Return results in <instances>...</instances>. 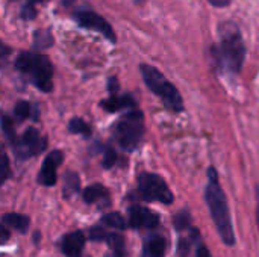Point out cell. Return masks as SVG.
<instances>
[{
  "label": "cell",
  "mask_w": 259,
  "mask_h": 257,
  "mask_svg": "<svg viewBox=\"0 0 259 257\" xmlns=\"http://www.w3.org/2000/svg\"><path fill=\"white\" fill-rule=\"evenodd\" d=\"M33 59H35L33 53H21L15 61V68L21 73H29L32 68Z\"/></svg>",
  "instance_id": "ffe728a7"
},
{
  "label": "cell",
  "mask_w": 259,
  "mask_h": 257,
  "mask_svg": "<svg viewBox=\"0 0 259 257\" xmlns=\"http://www.w3.org/2000/svg\"><path fill=\"white\" fill-rule=\"evenodd\" d=\"M144 132V117L140 111L126 114L117 124V141L123 150L132 151L137 148Z\"/></svg>",
  "instance_id": "277c9868"
},
{
  "label": "cell",
  "mask_w": 259,
  "mask_h": 257,
  "mask_svg": "<svg viewBox=\"0 0 259 257\" xmlns=\"http://www.w3.org/2000/svg\"><path fill=\"white\" fill-rule=\"evenodd\" d=\"M68 130L71 133H77V135H85L88 136L91 133V129L90 126L82 120V118H73L68 124Z\"/></svg>",
  "instance_id": "44dd1931"
},
{
  "label": "cell",
  "mask_w": 259,
  "mask_h": 257,
  "mask_svg": "<svg viewBox=\"0 0 259 257\" xmlns=\"http://www.w3.org/2000/svg\"><path fill=\"white\" fill-rule=\"evenodd\" d=\"M220 56L225 67L234 73L240 71L244 61L246 48L238 27L232 23L223 24L220 27Z\"/></svg>",
  "instance_id": "7a4b0ae2"
},
{
  "label": "cell",
  "mask_w": 259,
  "mask_h": 257,
  "mask_svg": "<svg viewBox=\"0 0 259 257\" xmlns=\"http://www.w3.org/2000/svg\"><path fill=\"white\" fill-rule=\"evenodd\" d=\"M256 217H258V226H259V206H258V214H256Z\"/></svg>",
  "instance_id": "e575fe53"
},
{
  "label": "cell",
  "mask_w": 259,
  "mask_h": 257,
  "mask_svg": "<svg viewBox=\"0 0 259 257\" xmlns=\"http://www.w3.org/2000/svg\"><path fill=\"white\" fill-rule=\"evenodd\" d=\"M30 77L36 88H39L44 92L52 91V74L53 67L47 56L44 55H35L32 68H30Z\"/></svg>",
  "instance_id": "8992f818"
},
{
  "label": "cell",
  "mask_w": 259,
  "mask_h": 257,
  "mask_svg": "<svg viewBox=\"0 0 259 257\" xmlns=\"http://www.w3.org/2000/svg\"><path fill=\"white\" fill-rule=\"evenodd\" d=\"M188 224H190V215L187 211H182L175 217V229L176 230H184L188 227Z\"/></svg>",
  "instance_id": "603a6c76"
},
{
  "label": "cell",
  "mask_w": 259,
  "mask_h": 257,
  "mask_svg": "<svg viewBox=\"0 0 259 257\" xmlns=\"http://www.w3.org/2000/svg\"><path fill=\"white\" fill-rule=\"evenodd\" d=\"M159 224V217L143 206H132L129 209V226L134 229H153Z\"/></svg>",
  "instance_id": "30bf717a"
},
{
  "label": "cell",
  "mask_w": 259,
  "mask_h": 257,
  "mask_svg": "<svg viewBox=\"0 0 259 257\" xmlns=\"http://www.w3.org/2000/svg\"><path fill=\"white\" fill-rule=\"evenodd\" d=\"M209 182L205 191V200L211 214V218L217 227V232L222 238V241L228 245L235 244V233L232 227V220H231V212L228 208L226 195L222 191L219 180H217V173L214 168H209L208 171Z\"/></svg>",
  "instance_id": "6da1fadb"
},
{
  "label": "cell",
  "mask_w": 259,
  "mask_h": 257,
  "mask_svg": "<svg viewBox=\"0 0 259 257\" xmlns=\"http://www.w3.org/2000/svg\"><path fill=\"white\" fill-rule=\"evenodd\" d=\"M167 250V241L161 235L150 236L144 244V257H164Z\"/></svg>",
  "instance_id": "5bb4252c"
},
{
  "label": "cell",
  "mask_w": 259,
  "mask_h": 257,
  "mask_svg": "<svg viewBox=\"0 0 259 257\" xmlns=\"http://www.w3.org/2000/svg\"><path fill=\"white\" fill-rule=\"evenodd\" d=\"M9 230L6 229V226H3L2 223H0V245H3V244H6L8 241H9Z\"/></svg>",
  "instance_id": "83f0119b"
},
{
  "label": "cell",
  "mask_w": 259,
  "mask_h": 257,
  "mask_svg": "<svg viewBox=\"0 0 259 257\" xmlns=\"http://www.w3.org/2000/svg\"><path fill=\"white\" fill-rule=\"evenodd\" d=\"M90 239L97 241V242H106L118 257L124 254V241H123V238L120 235H117V233H108L100 226H94L90 230Z\"/></svg>",
  "instance_id": "8fae6325"
},
{
  "label": "cell",
  "mask_w": 259,
  "mask_h": 257,
  "mask_svg": "<svg viewBox=\"0 0 259 257\" xmlns=\"http://www.w3.org/2000/svg\"><path fill=\"white\" fill-rule=\"evenodd\" d=\"M134 105H135V101H134V98L131 95H123V97L112 95V97H109V98H106V100H103L100 103V106L108 112H117L120 109L132 108Z\"/></svg>",
  "instance_id": "9a60e30c"
},
{
  "label": "cell",
  "mask_w": 259,
  "mask_h": 257,
  "mask_svg": "<svg viewBox=\"0 0 259 257\" xmlns=\"http://www.w3.org/2000/svg\"><path fill=\"white\" fill-rule=\"evenodd\" d=\"M2 129H3V133L6 135V138L11 142H15V130H14V126H12V121L8 117L2 118Z\"/></svg>",
  "instance_id": "cb8c5ba5"
},
{
  "label": "cell",
  "mask_w": 259,
  "mask_h": 257,
  "mask_svg": "<svg viewBox=\"0 0 259 257\" xmlns=\"http://www.w3.org/2000/svg\"><path fill=\"white\" fill-rule=\"evenodd\" d=\"M138 191L144 200L159 201L164 204L173 203V194L167 186L165 180L156 174L143 173L138 177Z\"/></svg>",
  "instance_id": "5b68a950"
},
{
  "label": "cell",
  "mask_w": 259,
  "mask_h": 257,
  "mask_svg": "<svg viewBox=\"0 0 259 257\" xmlns=\"http://www.w3.org/2000/svg\"><path fill=\"white\" fill-rule=\"evenodd\" d=\"M79 176L73 171H68L64 177V197L70 198L79 191Z\"/></svg>",
  "instance_id": "e0dca14e"
},
{
  "label": "cell",
  "mask_w": 259,
  "mask_h": 257,
  "mask_svg": "<svg viewBox=\"0 0 259 257\" xmlns=\"http://www.w3.org/2000/svg\"><path fill=\"white\" fill-rule=\"evenodd\" d=\"M38 2H44V0H29V3H32V5L33 3H38Z\"/></svg>",
  "instance_id": "836d02e7"
},
{
  "label": "cell",
  "mask_w": 259,
  "mask_h": 257,
  "mask_svg": "<svg viewBox=\"0 0 259 257\" xmlns=\"http://www.w3.org/2000/svg\"><path fill=\"white\" fill-rule=\"evenodd\" d=\"M115 161H117L115 151L112 148H106L105 150V155H103V162H102L103 168H111L115 164Z\"/></svg>",
  "instance_id": "484cf974"
},
{
  "label": "cell",
  "mask_w": 259,
  "mask_h": 257,
  "mask_svg": "<svg viewBox=\"0 0 259 257\" xmlns=\"http://www.w3.org/2000/svg\"><path fill=\"white\" fill-rule=\"evenodd\" d=\"M85 247V235L80 230L67 233L61 242V251L67 257H82Z\"/></svg>",
  "instance_id": "7c38bea8"
},
{
  "label": "cell",
  "mask_w": 259,
  "mask_h": 257,
  "mask_svg": "<svg viewBox=\"0 0 259 257\" xmlns=\"http://www.w3.org/2000/svg\"><path fill=\"white\" fill-rule=\"evenodd\" d=\"M140 70H141L146 85L162 98L165 106L175 112H181L184 108L182 97H181L179 91L164 77V74L152 65H141Z\"/></svg>",
  "instance_id": "3957f363"
},
{
  "label": "cell",
  "mask_w": 259,
  "mask_h": 257,
  "mask_svg": "<svg viewBox=\"0 0 259 257\" xmlns=\"http://www.w3.org/2000/svg\"><path fill=\"white\" fill-rule=\"evenodd\" d=\"M197 257H212V256H211L209 250H208L205 245H199V248H197Z\"/></svg>",
  "instance_id": "4dcf8cb0"
},
{
  "label": "cell",
  "mask_w": 259,
  "mask_h": 257,
  "mask_svg": "<svg viewBox=\"0 0 259 257\" xmlns=\"http://www.w3.org/2000/svg\"><path fill=\"white\" fill-rule=\"evenodd\" d=\"M83 201L88 203V204L99 203L100 208H105V206L109 204V194H108L105 186L91 185V186L85 188V191H83Z\"/></svg>",
  "instance_id": "4fadbf2b"
},
{
  "label": "cell",
  "mask_w": 259,
  "mask_h": 257,
  "mask_svg": "<svg viewBox=\"0 0 259 257\" xmlns=\"http://www.w3.org/2000/svg\"><path fill=\"white\" fill-rule=\"evenodd\" d=\"M15 115L18 117V118H21V120H24V118H27L29 117V114H30V106H29V103L27 101H18L17 105H15Z\"/></svg>",
  "instance_id": "d4e9b609"
},
{
  "label": "cell",
  "mask_w": 259,
  "mask_h": 257,
  "mask_svg": "<svg viewBox=\"0 0 259 257\" xmlns=\"http://www.w3.org/2000/svg\"><path fill=\"white\" fill-rule=\"evenodd\" d=\"M188 248H190V244H188L187 241L181 239V242H179V254H181V257L187 256V253H188Z\"/></svg>",
  "instance_id": "f1b7e54d"
},
{
  "label": "cell",
  "mask_w": 259,
  "mask_h": 257,
  "mask_svg": "<svg viewBox=\"0 0 259 257\" xmlns=\"http://www.w3.org/2000/svg\"><path fill=\"white\" fill-rule=\"evenodd\" d=\"M21 17H23L24 20H32V18L36 17V11H35V8H33L32 3H27V5L23 6V9H21Z\"/></svg>",
  "instance_id": "4316f807"
},
{
  "label": "cell",
  "mask_w": 259,
  "mask_h": 257,
  "mask_svg": "<svg viewBox=\"0 0 259 257\" xmlns=\"http://www.w3.org/2000/svg\"><path fill=\"white\" fill-rule=\"evenodd\" d=\"M47 142L44 138L39 136L38 130L33 127H29L20 138V141L15 142V151L17 156L21 159H27L30 156L39 155L46 148Z\"/></svg>",
  "instance_id": "52a82bcc"
},
{
  "label": "cell",
  "mask_w": 259,
  "mask_h": 257,
  "mask_svg": "<svg viewBox=\"0 0 259 257\" xmlns=\"http://www.w3.org/2000/svg\"><path fill=\"white\" fill-rule=\"evenodd\" d=\"M9 53H11V48H9V47H6L5 44H2V42H0V56L9 55Z\"/></svg>",
  "instance_id": "1f68e13d"
},
{
  "label": "cell",
  "mask_w": 259,
  "mask_h": 257,
  "mask_svg": "<svg viewBox=\"0 0 259 257\" xmlns=\"http://www.w3.org/2000/svg\"><path fill=\"white\" fill-rule=\"evenodd\" d=\"M11 176V168H9V159L8 156L0 151V186L5 183V180Z\"/></svg>",
  "instance_id": "7402d4cb"
},
{
  "label": "cell",
  "mask_w": 259,
  "mask_h": 257,
  "mask_svg": "<svg viewBox=\"0 0 259 257\" xmlns=\"http://www.w3.org/2000/svg\"><path fill=\"white\" fill-rule=\"evenodd\" d=\"M2 221L20 233H26L29 229V218L21 214H6V215H3Z\"/></svg>",
  "instance_id": "2e32d148"
},
{
  "label": "cell",
  "mask_w": 259,
  "mask_h": 257,
  "mask_svg": "<svg viewBox=\"0 0 259 257\" xmlns=\"http://www.w3.org/2000/svg\"><path fill=\"white\" fill-rule=\"evenodd\" d=\"M108 89H109V92L114 95L117 91H118V82H117V79L115 77H112V79H109V83H108Z\"/></svg>",
  "instance_id": "f546056e"
},
{
  "label": "cell",
  "mask_w": 259,
  "mask_h": 257,
  "mask_svg": "<svg viewBox=\"0 0 259 257\" xmlns=\"http://www.w3.org/2000/svg\"><path fill=\"white\" fill-rule=\"evenodd\" d=\"M33 45L36 48H47L53 44V38H52V32L49 29H41L36 30L33 35Z\"/></svg>",
  "instance_id": "d6986e66"
},
{
  "label": "cell",
  "mask_w": 259,
  "mask_h": 257,
  "mask_svg": "<svg viewBox=\"0 0 259 257\" xmlns=\"http://www.w3.org/2000/svg\"><path fill=\"white\" fill-rule=\"evenodd\" d=\"M214 6H226L229 5V0H209Z\"/></svg>",
  "instance_id": "d6a6232c"
},
{
  "label": "cell",
  "mask_w": 259,
  "mask_h": 257,
  "mask_svg": "<svg viewBox=\"0 0 259 257\" xmlns=\"http://www.w3.org/2000/svg\"><path fill=\"white\" fill-rule=\"evenodd\" d=\"M62 151L59 150H53L47 155V158L42 162V167L39 170L38 174V183H41L42 186H53L56 185V168L61 165L62 162Z\"/></svg>",
  "instance_id": "9c48e42d"
},
{
  "label": "cell",
  "mask_w": 259,
  "mask_h": 257,
  "mask_svg": "<svg viewBox=\"0 0 259 257\" xmlns=\"http://www.w3.org/2000/svg\"><path fill=\"white\" fill-rule=\"evenodd\" d=\"M102 224H105L106 227H111V229H120V230L126 229V221L118 212H111V214L103 215Z\"/></svg>",
  "instance_id": "ac0fdd59"
},
{
  "label": "cell",
  "mask_w": 259,
  "mask_h": 257,
  "mask_svg": "<svg viewBox=\"0 0 259 257\" xmlns=\"http://www.w3.org/2000/svg\"><path fill=\"white\" fill-rule=\"evenodd\" d=\"M74 18L79 23V26H82L85 29L100 32L105 38L111 39L112 42L115 41V33H114L112 27L109 26V23L103 17H100V15H97L94 12H90V11H82V12H77L74 15Z\"/></svg>",
  "instance_id": "ba28073f"
}]
</instances>
